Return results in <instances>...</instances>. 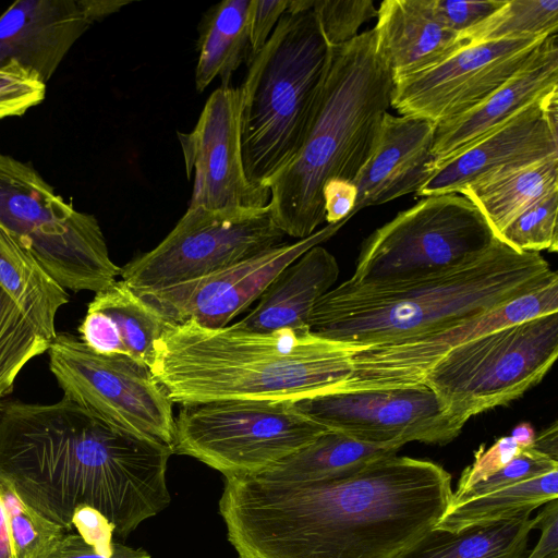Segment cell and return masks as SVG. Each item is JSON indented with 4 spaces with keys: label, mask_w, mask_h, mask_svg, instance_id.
Masks as SVG:
<instances>
[{
    "label": "cell",
    "mask_w": 558,
    "mask_h": 558,
    "mask_svg": "<svg viewBox=\"0 0 558 558\" xmlns=\"http://www.w3.org/2000/svg\"><path fill=\"white\" fill-rule=\"evenodd\" d=\"M339 266L335 256L315 245L281 270L263 292L257 305L236 327L252 331L310 328L316 302L336 283Z\"/></svg>",
    "instance_id": "cell-24"
},
{
    "label": "cell",
    "mask_w": 558,
    "mask_h": 558,
    "mask_svg": "<svg viewBox=\"0 0 558 558\" xmlns=\"http://www.w3.org/2000/svg\"><path fill=\"white\" fill-rule=\"evenodd\" d=\"M168 322L122 280L96 292L78 327L80 341L102 355H122L149 368Z\"/></svg>",
    "instance_id": "cell-22"
},
{
    "label": "cell",
    "mask_w": 558,
    "mask_h": 558,
    "mask_svg": "<svg viewBox=\"0 0 558 558\" xmlns=\"http://www.w3.org/2000/svg\"><path fill=\"white\" fill-rule=\"evenodd\" d=\"M284 235L269 204L217 211L187 207L157 246L121 268V280L134 291L172 286L250 258L282 243Z\"/></svg>",
    "instance_id": "cell-11"
},
{
    "label": "cell",
    "mask_w": 558,
    "mask_h": 558,
    "mask_svg": "<svg viewBox=\"0 0 558 558\" xmlns=\"http://www.w3.org/2000/svg\"><path fill=\"white\" fill-rule=\"evenodd\" d=\"M171 446L122 430L63 397L0 403V477L63 530L74 510L100 511L126 537L166 509Z\"/></svg>",
    "instance_id": "cell-2"
},
{
    "label": "cell",
    "mask_w": 558,
    "mask_h": 558,
    "mask_svg": "<svg viewBox=\"0 0 558 558\" xmlns=\"http://www.w3.org/2000/svg\"><path fill=\"white\" fill-rule=\"evenodd\" d=\"M558 0H506L486 20L459 35L464 45L557 34Z\"/></svg>",
    "instance_id": "cell-31"
},
{
    "label": "cell",
    "mask_w": 558,
    "mask_h": 558,
    "mask_svg": "<svg viewBox=\"0 0 558 558\" xmlns=\"http://www.w3.org/2000/svg\"><path fill=\"white\" fill-rule=\"evenodd\" d=\"M345 221L327 225L305 239L282 242L208 275L135 292L168 323L194 320L204 327H226L260 298L281 270L331 238Z\"/></svg>",
    "instance_id": "cell-16"
},
{
    "label": "cell",
    "mask_w": 558,
    "mask_h": 558,
    "mask_svg": "<svg viewBox=\"0 0 558 558\" xmlns=\"http://www.w3.org/2000/svg\"><path fill=\"white\" fill-rule=\"evenodd\" d=\"M251 0H225L207 10L199 25L195 87L205 90L216 78L230 77L250 60Z\"/></svg>",
    "instance_id": "cell-29"
},
{
    "label": "cell",
    "mask_w": 558,
    "mask_h": 558,
    "mask_svg": "<svg viewBox=\"0 0 558 558\" xmlns=\"http://www.w3.org/2000/svg\"><path fill=\"white\" fill-rule=\"evenodd\" d=\"M366 345L329 340L310 328L267 332L234 325L168 323L149 371L172 403L292 401L331 393L349 379Z\"/></svg>",
    "instance_id": "cell-3"
},
{
    "label": "cell",
    "mask_w": 558,
    "mask_h": 558,
    "mask_svg": "<svg viewBox=\"0 0 558 558\" xmlns=\"http://www.w3.org/2000/svg\"><path fill=\"white\" fill-rule=\"evenodd\" d=\"M510 436L522 449H530L534 446L536 434L530 423H520L512 429Z\"/></svg>",
    "instance_id": "cell-47"
},
{
    "label": "cell",
    "mask_w": 558,
    "mask_h": 558,
    "mask_svg": "<svg viewBox=\"0 0 558 558\" xmlns=\"http://www.w3.org/2000/svg\"><path fill=\"white\" fill-rule=\"evenodd\" d=\"M530 514L457 532L432 527L397 558H525Z\"/></svg>",
    "instance_id": "cell-26"
},
{
    "label": "cell",
    "mask_w": 558,
    "mask_h": 558,
    "mask_svg": "<svg viewBox=\"0 0 558 558\" xmlns=\"http://www.w3.org/2000/svg\"><path fill=\"white\" fill-rule=\"evenodd\" d=\"M131 1L17 0L0 15V66L17 63L45 84L74 43Z\"/></svg>",
    "instance_id": "cell-18"
},
{
    "label": "cell",
    "mask_w": 558,
    "mask_h": 558,
    "mask_svg": "<svg viewBox=\"0 0 558 558\" xmlns=\"http://www.w3.org/2000/svg\"><path fill=\"white\" fill-rule=\"evenodd\" d=\"M0 228L63 289L96 293L120 276L96 217L57 195L33 166L1 153Z\"/></svg>",
    "instance_id": "cell-7"
},
{
    "label": "cell",
    "mask_w": 558,
    "mask_h": 558,
    "mask_svg": "<svg viewBox=\"0 0 558 558\" xmlns=\"http://www.w3.org/2000/svg\"><path fill=\"white\" fill-rule=\"evenodd\" d=\"M328 430L292 401H213L181 407L172 449L225 477L256 475Z\"/></svg>",
    "instance_id": "cell-9"
},
{
    "label": "cell",
    "mask_w": 558,
    "mask_h": 558,
    "mask_svg": "<svg viewBox=\"0 0 558 558\" xmlns=\"http://www.w3.org/2000/svg\"><path fill=\"white\" fill-rule=\"evenodd\" d=\"M288 2L289 0H251L250 60L270 37L279 19L286 13Z\"/></svg>",
    "instance_id": "cell-41"
},
{
    "label": "cell",
    "mask_w": 558,
    "mask_h": 558,
    "mask_svg": "<svg viewBox=\"0 0 558 558\" xmlns=\"http://www.w3.org/2000/svg\"><path fill=\"white\" fill-rule=\"evenodd\" d=\"M495 239L462 194L425 196L365 239L350 279L392 282L442 272L478 257Z\"/></svg>",
    "instance_id": "cell-10"
},
{
    "label": "cell",
    "mask_w": 558,
    "mask_h": 558,
    "mask_svg": "<svg viewBox=\"0 0 558 558\" xmlns=\"http://www.w3.org/2000/svg\"><path fill=\"white\" fill-rule=\"evenodd\" d=\"M401 446H378L328 430L307 446L256 474L281 482H314L350 475L373 461L395 456Z\"/></svg>",
    "instance_id": "cell-28"
},
{
    "label": "cell",
    "mask_w": 558,
    "mask_h": 558,
    "mask_svg": "<svg viewBox=\"0 0 558 558\" xmlns=\"http://www.w3.org/2000/svg\"><path fill=\"white\" fill-rule=\"evenodd\" d=\"M312 10L329 47L351 41L377 15L372 0H313Z\"/></svg>",
    "instance_id": "cell-35"
},
{
    "label": "cell",
    "mask_w": 558,
    "mask_h": 558,
    "mask_svg": "<svg viewBox=\"0 0 558 558\" xmlns=\"http://www.w3.org/2000/svg\"><path fill=\"white\" fill-rule=\"evenodd\" d=\"M0 498L16 558H47L64 536L63 529L27 505L2 477Z\"/></svg>",
    "instance_id": "cell-33"
},
{
    "label": "cell",
    "mask_w": 558,
    "mask_h": 558,
    "mask_svg": "<svg viewBox=\"0 0 558 558\" xmlns=\"http://www.w3.org/2000/svg\"><path fill=\"white\" fill-rule=\"evenodd\" d=\"M50 343L0 287V399L24 365L48 351Z\"/></svg>",
    "instance_id": "cell-32"
},
{
    "label": "cell",
    "mask_w": 558,
    "mask_h": 558,
    "mask_svg": "<svg viewBox=\"0 0 558 558\" xmlns=\"http://www.w3.org/2000/svg\"><path fill=\"white\" fill-rule=\"evenodd\" d=\"M558 88L557 34L544 39L533 58L486 100L435 129L434 170L495 131L527 106Z\"/></svg>",
    "instance_id": "cell-21"
},
{
    "label": "cell",
    "mask_w": 558,
    "mask_h": 558,
    "mask_svg": "<svg viewBox=\"0 0 558 558\" xmlns=\"http://www.w3.org/2000/svg\"><path fill=\"white\" fill-rule=\"evenodd\" d=\"M427 5L438 23L447 29L461 35L476 26L497 10L506 0L456 1L426 0Z\"/></svg>",
    "instance_id": "cell-39"
},
{
    "label": "cell",
    "mask_w": 558,
    "mask_h": 558,
    "mask_svg": "<svg viewBox=\"0 0 558 558\" xmlns=\"http://www.w3.org/2000/svg\"><path fill=\"white\" fill-rule=\"evenodd\" d=\"M535 518V530H541V536L525 558H547L558 551V505L557 499L551 500Z\"/></svg>",
    "instance_id": "cell-44"
},
{
    "label": "cell",
    "mask_w": 558,
    "mask_h": 558,
    "mask_svg": "<svg viewBox=\"0 0 558 558\" xmlns=\"http://www.w3.org/2000/svg\"><path fill=\"white\" fill-rule=\"evenodd\" d=\"M46 95V84L17 63L0 66V119L24 114L39 105Z\"/></svg>",
    "instance_id": "cell-36"
},
{
    "label": "cell",
    "mask_w": 558,
    "mask_h": 558,
    "mask_svg": "<svg viewBox=\"0 0 558 558\" xmlns=\"http://www.w3.org/2000/svg\"><path fill=\"white\" fill-rule=\"evenodd\" d=\"M325 221L335 225L349 220L355 214L357 189L354 182L331 179L323 189Z\"/></svg>",
    "instance_id": "cell-42"
},
{
    "label": "cell",
    "mask_w": 558,
    "mask_h": 558,
    "mask_svg": "<svg viewBox=\"0 0 558 558\" xmlns=\"http://www.w3.org/2000/svg\"><path fill=\"white\" fill-rule=\"evenodd\" d=\"M557 279L539 253L496 238L478 257L442 272L392 282L348 279L316 302L308 327L329 340L371 347L487 313Z\"/></svg>",
    "instance_id": "cell-4"
},
{
    "label": "cell",
    "mask_w": 558,
    "mask_h": 558,
    "mask_svg": "<svg viewBox=\"0 0 558 558\" xmlns=\"http://www.w3.org/2000/svg\"><path fill=\"white\" fill-rule=\"evenodd\" d=\"M533 448L558 461V428L556 422L538 436L536 435Z\"/></svg>",
    "instance_id": "cell-45"
},
{
    "label": "cell",
    "mask_w": 558,
    "mask_h": 558,
    "mask_svg": "<svg viewBox=\"0 0 558 558\" xmlns=\"http://www.w3.org/2000/svg\"><path fill=\"white\" fill-rule=\"evenodd\" d=\"M546 37L464 45L441 61L395 80L390 107L435 126L452 121L506 84L533 58Z\"/></svg>",
    "instance_id": "cell-13"
},
{
    "label": "cell",
    "mask_w": 558,
    "mask_h": 558,
    "mask_svg": "<svg viewBox=\"0 0 558 558\" xmlns=\"http://www.w3.org/2000/svg\"><path fill=\"white\" fill-rule=\"evenodd\" d=\"M0 403H1V399H0Z\"/></svg>",
    "instance_id": "cell-48"
},
{
    "label": "cell",
    "mask_w": 558,
    "mask_h": 558,
    "mask_svg": "<svg viewBox=\"0 0 558 558\" xmlns=\"http://www.w3.org/2000/svg\"><path fill=\"white\" fill-rule=\"evenodd\" d=\"M557 497L558 470H554L452 504L433 527L457 532L474 525L506 521L531 514L534 509Z\"/></svg>",
    "instance_id": "cell-30"
},
{
    "label": "cell",
    "mask_w": 558,
    "mask_h": 558,
    "mask_svg": "<svg viewBox=\"0 0 558 558\" xmlns=\"http://www.w3.org/2000/svg\"><path fill=\"white\" fill-rule=\"evenodd\" d=\"M295 405L329 430L355 440L403 446L420 441L447 445L462 430L425 384L320 395Z\"/></svg>",
    "instance_id": "cell-14"
},
{
    "label": "cell",
    "mask_w": 558,
    "mask_h": 558,
    "mask_svg": "<svg viewBox=\"0 0 558 558\" xmlns=\"http://www.w3.org/2000/svg\"><path fill=\"white\" fill-rule=\"evenodd\" d=\"M556 191L558 155L490 175L459 194L478 208L497 236L519 214Z\"/></svg>",
    "instance_id": "cell-25"
},
{
    "label": "cell",
    "mask_w": 558,
    "mask_h": 558,
    "mask_svg": "<svg viewBox=\"0 0 558 558\" xmlns=\"http://www.w3.org/2000/svg\"><path fill=\"white\" fill-rule=\"evenodd\" d=\"M435 124L411 116H384L376 146L355 180V213L417 193L434 172Z\"/></svg>",
    "instance_id": "cell-20"
},
{
    "label": "cell",
    "mask_w": 558,
    "mask_h": 558,
    "mask_svg": "<svg viewBox=\"0 0 558 558\" xmlns=\"http://www.w3.org/2000/svg\"><path fill=\"white\" fill-rule=\"evenodd\" d=\"M240 114V87L221 85L208 97L194 129L178 132L186 178H194L190 208L238 210L269 204V189L251 183L245 173Z\"/></svg>",
    "instance_id": "cell-17"
},
{
    "label": "cell",
    "mask_w": 558,
    "mask_h": 558,
    "mask_svg": "<svg viewBox=\"0 0 558 558\" xmlns=\"http://www.w3.org/2000/svg\"><path fill=\"white\" fill-rule=\"evenodd\" d=\"M558 191L533 204L496 236L501 242L519 252L558 250Z\"/></svg>",
    "instance_id": "cell-34"
},
{
    "label": "cell",
    "mask_w": 558,
    "mask_h": 558,
    "mask_svg": "<svg viewBox=\"0 0 558 558\" xmlns=\"http://www.w3.org/2000/svg\"><path fill=\"white\" fill-rule=\"evenodd\" d=\"M554 470H558L557 460L534 448L525 449L490 477L473 485L459 497L451 498L450 505Z\"/></svg>",
    "instance_id": "cell-37"
},
{
    "label": "cell",
    "mask_w": 558,
    "mask_h": 558,
    "mask_svg": "<svg viewBox=\"0 0 558 558\" xmlns=\"http://www.w3.org/2000/svg\"><path fill=\"white\" fill-rule=\"evenodd\" d=\"M558 356V313L471 339L439 360L423 384L462 427L474 415L508 404L537 385Z\"/></svg>",
    "instance_id": "cell-8"
},
{
    "label": "cell",
    "mask_w": 558,
    "mask_h": 558,
    "mask_svg": "<svg viewBox=\"0 0 558 558\" xmlns=\"http://www.w3.org/2000/svg\"><path fill=\"white\" fill-rule=\"evenodd\" d=\"M392 89L373 28L330 47L320 100L303 145L266 184L272 220L286 235L301 240L317 231L325 221L323 189L329 180H355L376 146Z\"/></svg>",
    "instance_id": "cell-5"
},
{
    "label": "cell",
    "mask_w": 558,
    "mask_h": 558,
    "mask_svg": "<svg viewBox=\"0 0 558 558\" xmlns=\"http://www.w3.org/2000/svg\"><path fill=\"white\" fill-rule=\"evenodd\" d=\"M72 527H75L77 534L99 554L112 555L114 526L100 511L88 506L76 508L72 517Z\"/></svg>",
    "instance_id": "cell-40"
},
{
    "label": "cell",
    "mask_w": 558,
    "mask_h": 558,
    "mask_svg": "<svg viewBox=\"0 0 558 558\" xmlns=\"http://www.w3.org/2000/svg\"><path fill=\"white\" fill-rule=\"evenodd\" d=\"M47 558H150V555L143 548L114 543L112 555L104 556L78 534H64Z\"/></svg>",
    "instance_id": "cell-43"
},
{
    "label": "cell",
    "mask_w": 558,
    "mask_h": 558,
    "mask_svg": "<svg viewBox=\"0 0 558 558\" xmlns=\"http://www.w3.org/2000/svg\"><path fill=\"white\" fill-rule=\"evenodd\" d=\"M0 287L49 340L57 337L58 310L69 294L32 253L0 228Z\"/></svg>",
    "instance_id": "cell-27"
},
{
    "label": "cell",
    "mask_w": 558,
    "mask_h": 558,
    "mask_svg": "<svg viewBox=\"0 0 558 558\" xmlns=\"http://www.w3.org/2000/svg\"><path fill=\"white\" fill-rule=\"evenodd\" d=\"M558 313V279L511 302L437 330L366 347L352 356V373L336 392L423 384L456 347L498 328Z\"/></svg>",
    "instance_id": "cell-15"
},
{
    "label": "cell",
    "mask_w": 558,
    "mask_h": 558,
    "mask_svg": "<svg viewBox=\"0 0 558 558\" xmlns=\"http://www.w3.org/2000/svg\"><path fill=\"white\" fill-rule=\"evenodd\" d=\"M48 352L65 398L122 430L172 447L173 403L148 367L98 354L68 333L57 335Z\"/></svg>",
    "instance_id": "cell-12"
},
{
    "label": "cell",
    "mask_w": 558,
    "mask_h": 558,
    "mask_svg": "<svg viewBox=\"0 0 558 558\" xmlns=\"http://www.w3.org/2000/svg\"><path fill=\"white\" fill-rule=\"evenodd\" d=\"M329 62L330 47L312 9L286 12L247 62L240 117L243 163L251 183L266 186L299 153Z\"/></svg>",
    "instance_id": "cell-6"
},
{
    "label": "cell",
    "mask_w": 558,
    "mask_h": 558,
    "mask_svg": "<svg viewBox=\"0 0 558 558\" xmlns=\"http://www.w3.org/2000/svg\"><path fill=\"white\" fill-rule=\"evenodd\" d=\"M373 28L376 52L393 81L426 69L462 47L433 16L426 0H384Z\"/></svg>",
    "instance_id": "cell-23"
},
{
    "label": "cell",
    "mask_w": 558,
    "mask_h": 558,
    "mask_svg": "<svg viewBox=\"0 0 558 558\" xmlns=\"http://www.w3.org/2000/svg\"><path fill=\"white\" fill-rule=\"evenodd\" d=\"M439 464L397 454L342 477H225L219 512L239 558H397L451 504Z\"/></svg>",
    "instance_id": "cell-1"
},
{
    "label": "cell",
    "mask_w": 558,
    "mask_h": 558,
    "mask_svg": "<svg viewBox=\"0 0 558 558\" xmlns=\"http://www.w3.org/2000/svg\"><path fill=\"white\" fill-rule=\"evenodd\" d=\"M544 97L435 168L416 195L459 193L490 175L558 155V133L553 131L544 116Z\"/></svg>",
    "instance_id": "cell-19"
},
{
    "label": "cell",
    "mask_w": 558,
    "mask_h": 558,
    "mask_svg": "<svg viewBox=\"0 0 558 558\" xmlns=\"http://www.w3.org/2000/svg\"><path fill=\"white\" fill-rule=\"evenodd\" d=\"M523 450L511 436L500 437L488 448L481 445L474 453L473 463L462 471L452 498L504 469Z\"/></svg>",
    "instance_id": "cell-38"
},
{
    "label": "cell",
    "mask_w": 558,
    "mask_h": 558,
    "mask_svg": "<svg viewBox=\"0 0 558 558\" xmlns=\"http://www.w3.org/2000/svg\"><path fill=\"white\" fill-rule=\"evenodd\" d=\"M0 558H16L12 545L4 508L0 498Z\"/></svg>",
    "instance_id": "cell-46"
}]
</instances>
